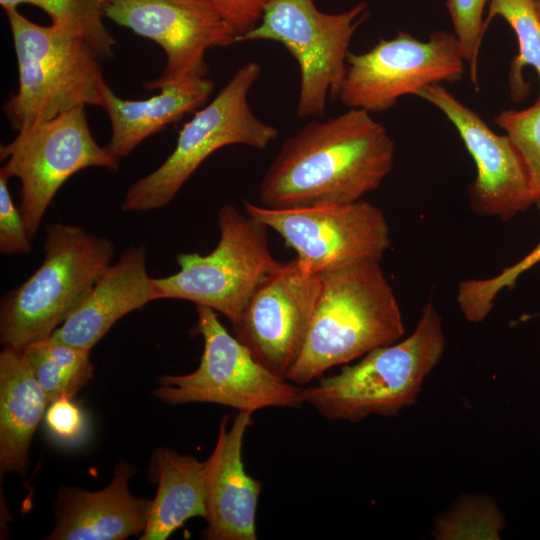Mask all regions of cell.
I'll return each instance as SVG.
<instances>
[{
  "label": "cell",
  "instance_id": "obj_6",
  "mask_svg": "<svg viewBox=\"0 0 540 540\" xmlns=\"http://www.w3.org/2000/svg\"><path fill=\"white\" fill-rule=\"evenodd\" d=\"M260 73L256 62L241 66L212 101L182 126L167 159L129 187L122 211L147 212L167 206L199 166L225 146L266 149L279 132L260 120L249 105V91Z\"/></svg>",
  "mask_w": 540,
  "mask_h": 540
},
{
  "label": "cell",
  "instance_id": "obj_8",
  "mask_svg": "<svg viewBox=\"0 0 540 540\" xmlns=\"http://www.w3.org/2000/svg\"><path fill=\"white\" fill-rule=\"evenodd\" d=\"M194 332L203 338L199 366L185 375L158 378L154 395L164 403H214L254 413L268 407L299 409L302 389L254 358L249 348L232 336L215 310L196 306Z\"/></svg>",
  "mask_w": 540,
  "mask_h": 540
},
{
  "label": "cell",
  "instance_id": "obj_15",
  "mask_svg": "<svg viewBox=\"0 0 540 540\" xmlns=\"http://www.w3.org/2000/svg\"><path fill=\"white\" fill-rule=\"evenodd\" d=\"M414 96L442 112L472 157L476 176L468 194L476 214L508 220L533 205L525 163L507 134L495 133L442 84L425 86Z\"/></svg>",
  "mask_w": 540,
  "mask_h": 540
},
{
  "label": "cell",
  "instance_id": "obj_26",
  "mask_svg": "<svg viewBox=\"0 0 540 540\" xmlns=\"http://www.w3.org/2000/svg\"><path fill=\"white\" fill-rule=\"evenodd\" d=\"M494 121L519 151L528 172L533 205L540 211V99L522 110H503Z\"/></svg>",
  "mask_w": 540,
  "mask_h": 540
},
{
  "label": "cell",
  "instance_id": "obj_2",
  "mask_svg": "<svg viewBox=\"0 0 540 540\" xmlns=\"http://www.w3.org/2000/svg\"><path fill=\"white\" fill-rule=\"evenodd\" d=\"M404 334L401 310L380 261L363 260L321 273L318 302L301 352L286 379L310 383L327 370Z\"/></svg>",
  "mask_w": 540,
  "mask_h": 540
},
{
  "label": "cell",
  "instance_id": "obj_10",
  "mask_svg": "<svg viewBox=\"0 0 540 540\" xmlns=\"http://www.w3.org/2000/svg\"><path fill=\"white\" fill-rule=\"evenodd\" d=\"M0 158L5 161L0 173L20 182L19 209L31 239L56 193L72 175L89 167L111 173L119 170V159L94 139L85 106L19 131L1 145Z\"/></svg>",
  "mask_w": 540,
  "mask_h": 540
},
{
  "label": "cell",
  "instance_id": "obj_16",
  "mask_svg": "<svg viewBox=\"0 0 540 540\" xmlns=\"http://www.w3.org/2000/svg\"><path fill=\"white\" fill-rule=\"evenodd\" d=\"M252 413L238 411L230 428L219 425L210 455L207 485L206 540H256V509L262 484L249 476L242 461L243 440Z\"/></svg>",
  "mask_w": 540,
  "mask_h": 540
},
{
  "label": "cell",
  "instance_id": "obj_5",
  "mask_svg": "<svg viewBox=\"0 0 540 540\" xmlns=\"http://www.w3.org/2000/svg\"><path fill=\"white\" fill-rule=\"evenodd\" d=\"M41 265L0 303V341L23 350L50 337L111 264L113 243L84 227L48 224Z\"/></svg>",
  "mask_w": 540,
  "mask_h": 540
},
{
  "label": "cell",
  "instance_id": "obj_21",
  "mask_svg": "<svg viewBox=\"0 0 540 540\" xmlns=\"http://www.w3.org/2000/svg\"><path fill=\"white\" fill-rule=\"evenodd\" d=\"M157 493L140 540H165L193 517L207 516L210 459L158 448L152 458Z\"/></svg>",
  "mask_w": 540,
  "mask_h": 540
},
{
  "label": "cell",
  "instance_id": "obj_4",
  "mask_svg": "<svg viewBox=\"0 0 540 540\" xmlns=\"http://www.w3.org/2000/svg\"><path fill=\"white\" fill-rule=\"evenodd\" d=\"M18 65V88L3 105L18 132L79 106L102 107L108 86L100 57L82 39L32 22L17 7L3 8Z\"/></svg>",
  "mask_w": 540,
  "mask_h": 540
},
{
  "label": "cell",
  "instance_id": "obj_20",
  "mask_svg": "<svg viewBox=\"0 0 540 540\" xmlns=\"http://www.w3.org/2000/svg\"><path fill=\"white\" fill-rule=\"evenodd\" d=\"M49 404L22 351L4 346L0 353V467L23 475L34 432Z\"/></svg>",
  "mask_w": 540,
  "mask_h": 540
},
{
  "label": "cell",
  "instance_id": "obj_30",
  "mask_svg": "<svg viewBox=\"0 0 540 540\" xmlns=\"http://www.w3.org/2000/svg\"><path fill=\"white\" fill-rule=\"evenodd\" d=\"M230 26L237 40L255 28L271 0H207Z\"/></svg>",
  "mask_w": 540,
  "mask_h": 540
},
{
  "label": "cell",
  "instance_id": "obj_27",
  "mask_svg": "<svg viewBox=\"0 0 540 540\" xmlns=\"http://www.w3.org/2000/svg\"><path fill=\"white\" fill-rule=\"evenodd\" d=\"M502 526L501 514L492 503L468 500L437 521L435 535L439 539H498Z\"/></svg>",
  "mask_w": 540,
  "mask_h": 540
},
{
  "label": "cell",
  "instance_id": "obj_32",
  "mask_svg": "<svg viewBox=\"0 0 540 540\" xmlns=\"http://www.w3.org/2000/svg\"><path fill=\"white\" fill-rule=\"evenodd\" d=\"M534 1V6H535V9H536V12L540 18V0H533Z\"/></svg>",
  "mask_w": 540,
  "mask_h": 540
},
{
  "label": "cell",
  "instance_id": "obj_29",
  "mask_svg": "<svg viewBox=\"0 0 540 540\" xmlns=\"http://www.w3.org/2000/svg\"><path fill=\"white\" fill-rule=\"evenodd\" d=\"M7 182L8 178L0 173V251L6 255L28 254L32 249V239Z\"/></svg>",
  "mask_w": 540,
  "mask_h": 540
},
{
  "label": "cell",
  "instance_id": "obj_18",
  "mask_svg": "<svg viewBox=\"0 0 540 540\" xmlns=\"http://www.w3.org/2000/svg\"><path fill=\"white\" fill-rule=\"evenodd\" d=\"M146 258L143 245L126 248L51 336L90 351L120 318L156 300Z\"/></svg>",
  "mask_w": 540,
  "mask_h": 540
},
{
  "label": "cell",
  "instance_id": "obj_24",
  "mask_svg": "<svg viewBox=\"0 0 540 540\" xmlns=\"http://www.w3.org/2000/svg\"><path fill=\"white\" fill-rule=\"evenodd\" d=\"M107 0H0L2 8L27 4L40 8L51 24L82 39L100 57L114 56L116 40L104 23Z\"/></svg>",
  "mask_w": 540,
  "mask_h": 540
},
{
  "label": "cell",
  "instance_id": "obj_22",
  "mask_svg": "<svg viewBox=\"0 0 540 540\" xmlns=\"http://www.w3.org/2000/svg\"><path fill=\"white\" fill-rule=\"evenodd\" d=\"M21 351L49 404L71 398L93 377L90 351L59 342L52 336L35 341Z\"/></svg>",
  "mask_w": 540,
  "mask_h": 540
},
{
  "label": "cell",
  "instance_id": "obj_1",
  "mask_svg": "<svg viewBox=\"0 0 540 540\" xmlns=\"http://www.w3.org/2000/svg\"><path fill=\"white\" fill-rule=\"evenodd\" d=\"M395 144L370 113L307 123L282 144L259 187L263 206L295 208L364 199L390 174Z\"/></svg>",
  "mask_w": 540,
  "mask_h": 540
},
{
  "label": "cell",
  "instance_id": "obj_25",
  "mask_svg": "<svg viewBox=\"0 0 540 540\" xmlns=\"http://www.w3.org/2000/svg\"><path fill=\"white\" fill-rule=\"evenodd\" d=\"M540 263V241L522 259L489 278L463 280L457 291V303L472 323L482 322L490 313L499 293L514 287L518 278Z\"/></svg>",
  "mask_w": 540,
  "mask_h": 540
},
{
  "label": "cell",
  "instance_id": "obj_23",
  "mask_svg": "<svg viewBox=\"0 0 540 540\" xmlns=\"http://www.w3.org/2000/svg\"><path fill=\"white\" fill-rule=\"evenodd\" d=\"M487 12L486 28L495 17H501L515 32L519 51L510 64L508 82L512 100L521 101L529 93V85L523 79V69L532 67L540 81V18L534 1L490 0Z\"/></svg>",
  "mask_w": 540,
  "mask_h": 540
},
{
  "label": "cell",
  "instance_id": "obj_7",
  "mask_svg": "<svg viewBox=\"0 0 540 540\" xmlns=\"http://www.w3.org/2000/svg\"><path fill=\"white\" fill-rule=\"evenodd\" d=\"M219 240L208 254L180 253L179 270L153 278L156 300L180 299L224 315L233 329L258 285L279 265L267 239L268 227L231 204L217 217Z\"/></svg>",
  "mask_w": 540,
  "mask_h": 540
},
{
  "label": "cell",
  "instance_id": "obj_14",
  "mask_svg": "<svg viewBox=\"0 0 540 540\" xmlns=\"http://www.w3.org/2000/svg\"><path fill=\"white\" fill-rule=\"evenodd\" d=\"M320 290L321 274L296 258L280 263L249 299L236 337L256 360L286 378L305 342Z\"/></svg>",
  "mask_w": 540,
  "mask_h": 540
},
{
  "label": "cell",
  "instance_id": "obj_3",
  "mask_svg": "<svg viewBox=\"0 0 540 540\" xmlns=\"http://www.w3.org/2000/svg\"><path fill=\"white\" fill-rule=\"evenodd\" d=\"M445 347L442 320L429 301L404 340L377 347L353 365L302 389L304 402L323 417L359 422L370 415L393 417L412 405Z\"/></svg>",
  "mask_w": 540,
  "mask_h": 540
},
{
  "label": "cell",
  "instance_id": "obj_17",
  "mask_svg": "<svg viewBox=\"0 0 540 540\" xmlns=\"http://www.w3.org/2000/svg\"><path fill=\"white\" fill-rule=\"evenodd\" d=\"M135 469L127 462L115 467L112 481L99 491L62 487L54 505L50 540H123L142 534L152 501L134 496L128 482Z\"/></svg>",
  "mask_w": 540,
  "mask_h": 540
},
{
  "label": "cell",
  "instance_id": "obj_9",
  "mask_svg": "<svg viewBox=\"0 0 540 540\" xmlns=\"http://www.w3.org/2000/svg\"><path fill=\"white\" fill-rule=\"evenodd\" d=\"M367 12L364 2L329 14L313 0H271L257 26L237 43L268 40L283 45L300 72L297 117H321L328 98H338L351 40Z\"/></svg>",
  "mask_w": 540,
  "mask_h": 540
},
{
  "label": "cell",
  "instance_id": "obj_12",
  "mask_svg": "<svg viewBox=\"0 0 540 540\" xmlns=\"http://www.w3.org/2000/svg\"><path fill=\"white\" fill-rule=\"evenodd\" d=\"M243 206L245 213L278 233L312 273L363 260L380 261L391 245L383 211L365 199L295 208H270L244 200Z\"/></svg>",
  "mask_w": 540,
  "mask_h": 540
},
{
  "label": "cell",
  "instance_id": "obj_11",
  "mask_svg": "<svg viewBox=\"0 0 540 540\" xmlns=\"http://www.w3.org/2000/svg\"><path fill=\"white\" fill-rule=\"evenodd\" d=\"M465 64L454 33L435 31L422 41L399 31L368 51L349 52L338 99L348 108L384 112L425 86L458 82Z\"/></svg>",
  "mask_w": 540,
  "mask_h": 540
},
{
  "label": "cell",
  "instance_id": "obj_31",
  "mask_svg": "<svg viewBox=\"0 0 540 540\" xmlns=\"http://www.w3.org/2000/svg\"><path fill=\"white\" fill-rule=\"evenodd\" d=\"M70 399L64 397L51 402L45 413V423L50 432L64 441L78 439L85 427L82 411Z\"/></svg>",
  "mask_w": 540,
  "mask_h": 540
},
{
  "label": "cell",
  "instance_id": "obj_19",
  "mask_svg": "<svg viewBox=\"0 0 540 540\" xmlns=\"http://www.w3.org/2000/svg\"><path fill=\"white\" fill-rule=\"evenodd\" d=\"M213 89L214 82L204 77L163 87L157 95L144 100H126L107 86L101 107L111 123L107 149L119 160L126 157L146 138L201 107Z\"/></svg>",
  "mask_w": 540,
  "mask_h": 540
},
{
  "label": "cell",
  "instance_id": "obj_28",
  "mask_svg": "<svg viewBox=\"0 0 540 540\" xmlns=\"http://www.w3.org/2000/svg\"><path fill=\"white\" fill-rule=\"evenodd\" d=\"M490 0H446L454 34L468 65L470 81L479 90V57L486 31L483 18Z\"/></svg>",
  "mask_w": 540,
  "mask_h": 540
},
{
  "label": "cell",
  "instance_id": "obj_13",
  "mask_svg": "<svg viewBox=\"0 0 540 540\" xmlns=\"http://www.w3.org/2000/svg\"><path fill=\"white\" fill-rule=\"evenodd\" d=\"M105 16L165 52L164 71L144 84L147 90L204 78L206 52L237 43L230 26L207 0H107Z\"/></svg>",
  "mask_w": 540,
  "mask_h": 540
}]
</instances>
